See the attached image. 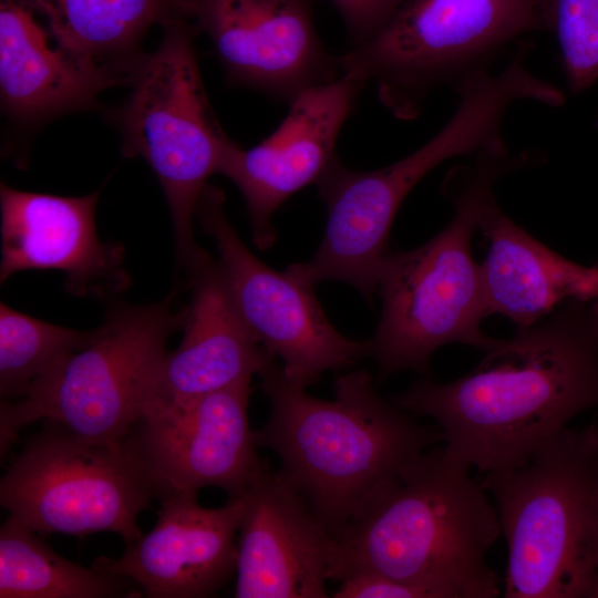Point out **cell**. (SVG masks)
<instances>
[{
    "instance_id": "1",
    "label": "cell",
    "mask_w": 598,
    "mask_h": 598,
    "mask_svg": "<svg viewBox=\"0 0 598 598\" xmlns=\"http://www.w3.org/2000/svg\"><path fill=\"white\" fill-rule=\"evenodd\" d=\"M448 383L421 380L393 400L429 416L444 447L481 472L527 461L578 414L598 408V298L569 300L484 351Z\"/></svg>"
},
{
    "instance_id": "2",
    "label": "cell",
    "mask_w": 598,
    "mask_h": 598,
    "mask_svg": "<svg viewBox=\"0 0 598 598\" xmlns=\"http://www.w3.org/2000/svg\"><path fill=\"white\" fill-rule=\"evenodd\" d=\"M470 468L444 446L415 458L333 538L329 580L370 573L440 598L497 597L486 555L501 535L498 515Z\"/></svg>"
},
{
    "instance_id": "3",
    "label": "cell",
    "mask_w": 598,
    "mask_h": 598,
    "mask_svg": "<svg viewBox=\"0 0 598 598\" xmlns=\"http://www.w3.org/2000/svg\"><path fill=\"white\" fill-rule=\"evenodd\" d=\"M270 402L257 446L272 450L279 471L334 538L384 484L435 443L436 425L416 423L384 401L367 371L333 382V400L289 382L275 361L259 375Z\"/></svg>"
},
{
    "instance_id": "4",
    "label": "cell",
    "mask_w": 598,
    "mask_h": 598,
    "mask_svg": "<svg viewBox=\"0 0 598 598\" xmlns=\"http://www.w3.org/2000/svg\"><path fill=\"white\" fill-rule=\"evenodd\" d=\"M537 161L533 151L477 153L472 165L458 167L445 181L455 207L452 220L427 243L388 252L378 280L382 313L368 340L369 357L382 379L400 371L430 373L431 357L445 344L486 351L498 342L481 329L488 309L471 241L497 181Z\"/></svg>"
},
{
    "instance_id": "5",
    "label": "cell",
    "mask_w": 598,
    "mask_h": 598,
    "mask_svg": "<svg viewBox=\"0 0 598 598\" xmlns=\"http://www.w3.org/2000/svg\"><path fill=\"white\" fill-rule=\"evenodd\" d=\"M456 110L445 125L417 150L385 167L359 172L337 155L318 182L328 221L311 259L286 271L313 287L327 280L347 282L371 300L389 252L388 238L408 194L433 168L462 155L508 150L502 125L507 110L530 100L534 86L526 72L508 63L498 73L481 71L455 89Z\"/></svg>"
},
{
    "instance_id": "6",
    "label": "cell",
    "mask_w": 598,
    "mask_h": 598,
    "mask_svg": "<svg viewBox=\"0 0 598 598\" xmlns=\"http://www.w3.org/2000/svg\"><path fill=\"white\" fill-rule=\"evenodd\" d=\"M598 425L568 426L523 464L485 474L508 558L505 598H598Z\"/></svg>"
},
{
    "instance_id": "7",
    "label": "cell",
    "mask_w": 598,
    "mask_h": 598,
    "mask_svg": "<svg viewBox=\"0 0 598 598\" xmlns=\"http://www.w3.org/2000/svg\"><path fill=\"white\" fill-rule=\"evenodd\" d=\"M177 289L155 303L107 300L101 327L25 396L0 404V454L19 432L40 420L94 442L125 440L144 417L171 334L181 330L185 307L174 312Z\"/></svg>"
},
{
    "instance_id": "8",
    "label": "cell",
    "mask_w": 598,
    "mask_h": 598,
    "mask_svg": "<svg viewBox=\"0 0 598 598\" xmlns=\"http://www.w3.org/2000/svg\"><path fill=\"white\" fill-rule=\"evenodd\" d=\"M162 27L158 47L131 70V93L112 121L122 136V154L143 158L157 177L172 217L176 261L186 269L204 250L194 236L198 199L236 142L206 93L195 29L179 13Z\"/></svg>"
},
{
    "instance_id": "9",
    "label": "cell",
    "mask_w": 598,
    "mask_h": 598,
    "mask_svg": "<svg viewBox=\"0 0 598 598\" xmlns=\"http://www.w3.org/2000/svg\"><path fill=\"white\" fill-rule=\"evenodd\" d=\"M543 29L540 0H404L373 39L338 56L340 75L372 82L382 105L411 121L432 91L455 89Z\"/></svg>"
},
{
    "instance_id": "10",
    "label": "cell",
    "mask_w": 598,
    "mask_h": 598,
    "mask_svg": "<svg viewBox=\"0 0 598 598\" xmlns=\"http://www.w3.org/2000/svg\"><path fill=\"white\" fill-rule=\"evenodd\" d=\"M156 497L128 437L81 439L48 421L0 481V504L35 533L120 535L126 544L143 533L138 515Z\"/></svg>"
},
{
    "instance_id": "11",
    "label": "cell",
    "mask_w": 598,
    "mask_h": 598,
    "mask_svg": "<svg viewBox=\"0 0 598 598\" xmlns=\"http://www.w3.org/2000/svg\"><path fill=\"white\" fill-rule=\"evenodd\" d=\"M220 188L207 184L195 219L216 243L218 264L243 319L281 361L285 378L306 389L329 370L369 357V343L343 337L328 320L315 292L286 270L259 260L241 241L224 209Z\"/></svg>"
},
{
    "instance_id": "12",
    "label": "cell",
    "mask_w": 598,
    "mask_h": 598,
    "mask_svg": "<svg viewBox=\"0 0 598 598\" xmlns=\"http://www.w3.org/2000/svg\"><path fill=\"white\" fill-rule=\"evenodd\" d=\"M251 378L186 403L150 410L128 434L156 497L205 487L241 495L268 466L248 421Z\"/></svg>"
},
{
    "instance_id": "13",
    "label": "cell",
    "mask_w": 598,
    "mask_h": 598,
    "mask_svg": "<svg viewBox=\"0 0 598 598\" xmlns=\"http://www.w3.org/2000/svg\"><path fill=\"white\" fill-rule=\"evenodd\" d=\"M312 0H174L177 13L205 33L228 84L290 102L340 76L324 48Z\"/></svg>"
},
{
    "instance_id": "14",
    "label": "cell",
    "mask_w": 598,
    "mask_h": 598,
    "mask_svg": "<svg viewBox=\"0 0 598 598\" xmlns=\"http://www.w3.org/2000/svg\"><path fill=\"white\" fill-rule=\"evenodd\" d=\"M365 83L340 75L311 86L289 102L275 132L244 150L235 143L220 174L240 190L258 249L276 239L272 217L278 207L305 186L317 183L337 156L339 133Z\"/></svg>"
},
{
    "instance_id": "15",
    "label": "cell",
    "mask_w": 598,
    "mask_h": 598,
    "mask_svg": "<svg viewBox=\"0 0 598 598\" xmlns=\"http://www.w3.org/2000/svg\"><path fill=\"white\" fill-rule=\"evenodd\" d=\"M101 189L79 197L25 192L0 185V281L29 269L64 274L65 289L78 297L110 300L132 279L124 247L102 243L95 207Z\"/></svg>"
},
{
    "instance_id": "16",
    "label": "cell",
    "mask_w": 598,
    "mask_h": 598,
    "mask_svg": "<svg viewBox=\"0 0 598 598\" xmlns=\"http://www.w3.org/2000/svg\"><path fill=\"white\" fill-rule=\"evenodd\" d=\"M237 598H326L334 539L302 495L267 466L241 494Z\"/></svg>"
},
{
    "instance_id": "17",
    "label": "cell",
    "mask_w": 598,
    "mask_h": 598,
    "mask_svg": "<svg viewBox=\"0 0 598 598\" xmlns=\"http://www.w3.org/2000/svg\"><path fill=\"white\" fill-rule=\"evenodd\" d=\"M155 526L128 544L118 559L93 565L125 576L148 598H203L236 573L243 495L218 508L203 507L197 495L161 499Z\"/></svg>"
},
{
    "instance_id": "18",
    "label": "cell",
    "mask_w": 598,
    "mask_h": 598,
    "mask_svg": "<svg viewBox=\"0 0 598 598\" xmlns=\"http://www.w3.org/2000/svg\"><path fill=\"white\" fill-rule=\"evenodd\" d=\"M185 270L190 301L183 338L162 361L147 412L260 375L277 361L239 313L218 261L204 249Z\"/></svg>"
},
{
    "instance_id": "19",
    "label": "cell",
    "mask_w": 598,
    "mask_h": 598,
    "mask_svg": "<svg viewBox=\"0 0 598 598\" xmlns=\"http://www.w3.org/2000/svg\"><path fill=\"white\" fill-rule=\"evenodd\" d=\"M122 83L126 81L53 47L30 8L1 0L0 96L14 121L33 124L92 109L100 93Z\"/></svg>"
},
{
    "instance_id": "20",
    "label": "cell",
    "mask_w": 598,
    "mask_h": 598,
    "mask_svg": "<svg viewBox=\"0 0 598 598\" xmlns=\"http://www.w3.org/2000/svg\"><path fill=\"white\" fill-rule=\"evenodd\" d=\"M478 229L488 243L481 271L488 316L499 313L518 329L569 300L598 298V267L574 262L528 235L491 198Z\"/></svg>"
},
{
    "instance_id": "21",
    "label": "cell",
    "mask_w": 598,
    "mask_h": 598,
    "mask_svg": "<svg viewBox=\"0 0 598 598\" xmlns=\"http://www.w3.org/2000/svg\"><path fill=\"white\" fill-rule=\"evenodd\" d=\"M48 22L54 42L127 82L141 41L177 13L174 0H16Z\"/></svg>"
},
{
    "instance_id": "22",
    "label": "cell",
    "mask_w": 598,
    "mask_h": 598,
    "mask_svg": "<svg viewBox=\"0 0 598 598\" xmlns=\"http://www.w3.org/2000/svg\"><path fill=\"white\" fill-rule=\"evenodd\" d=\"M132 579L56 554L9 516L0 528V598L130 597Z\"/></svg>"
},
{
    "instance_id": "23",
    "label": "cell",
    "mask_w": 598,
    "mask_h": 598,
    "mask_svg": "<svg viewBox=\"0 0 598 598\" xmlns=\"http://www.w3.org/2000/svg\"><path fill=\"white\" fill-rule=\"evenodd\" d=\"M93 330L56 326L0 305V393L22 399L42 379L83 348Z\"/></svg>"
},
{
    "instance_id": "24",
    "label": "cell",
    "mask_w": 598,
    "mask_h": 598,
    "mask_svg": "<svg viewBox=\"0 0 598 598\" xmlns=\"http://www.w3.org/2000/svg\"><path fill=\"white\" fill-rule=\"evenodd\" d=\"M544 29L560 48L568 86L579 93L598 80V0H540Z\"/></svg>"
},
{
    "instance_id": "25",
    "label": "cell",
    "mask_w": 598,
    "mask_h": 598,
    "mask_svg": "<svg viewBox=\"0 0 598 598\" xmlns=\"http://www.w3.org/2000/svg\"><path fill=\"white\" fill-rule=\"evenodd\" d=\"M341 14L351 48L373 39L404 0H330Z\"/></svg>"
},
{
    "instance_id": "26",
    "label": "cell",
    "mask_w": 598,
    "mask_h": 598,
    "mask_svg": "<svg viewBox=\"0 0 598 598\" xmlns=\"http://www.w3.org/2000/svg\"><path fill=\"white\" fill-rule=\"evenodd\" d=\"M334 598H440L431 588L382 576L363 573L340 581Z\"/></svg>"
},
{
    "instance_id": "27",
    "label": "cell",
    "mask_w": 598,
    "mask_h": 598,
    "mask_svg": "<svg viewBox=\"0 0 598 598\" xmlns=\"http://www.w3.org/2000/svg\"><path fill=\"white\" fill-rule=\"evenodd\" d=\"M595 557L598 566V483L595 499Z\"/></svg>"
},
{
    "instance_id": "28",
    "label": "cell",
    "mask_w": 598,
    "mask_h": 598,
    "mask_svg": "<svg viewBox=\"0 0 598 598\" xmlns=\"http://www.w3.org/2000/svg\"><path fill=\"white\" fill-rule=\"evenodd\" d=\"M597 127H598V122H597Z\"/></svg>"
}]
</instances>
